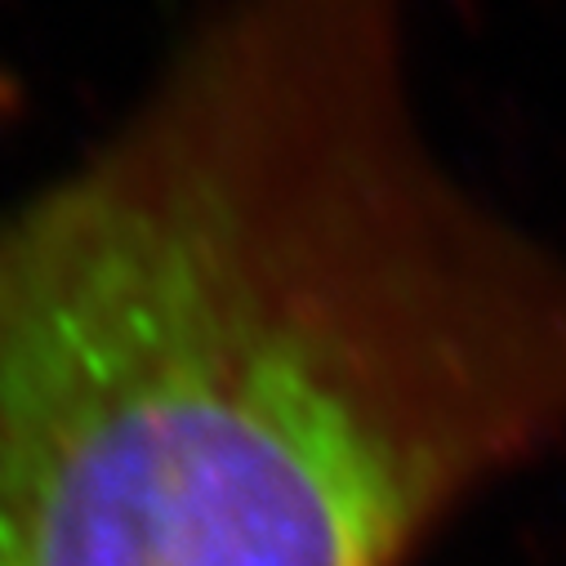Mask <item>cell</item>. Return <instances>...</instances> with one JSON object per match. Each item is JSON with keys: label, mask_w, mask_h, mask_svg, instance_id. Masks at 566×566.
Masks as SVG:
<instances>
[{"label": "cell", "mask_w": 566, "mask_h": 566, "mask_svg": "<svg viewBox=\"0 0 566 566\" xmlns=\"http://www.w3.org/2000/svg\"><path fill=\"white\" fill-rule=\"evenodd\" d=\"M415 0H219L0 210V566H410L566 442V254L438 153Z\"/></svg>", "instance_id": "cell-1"}]
</instances>
